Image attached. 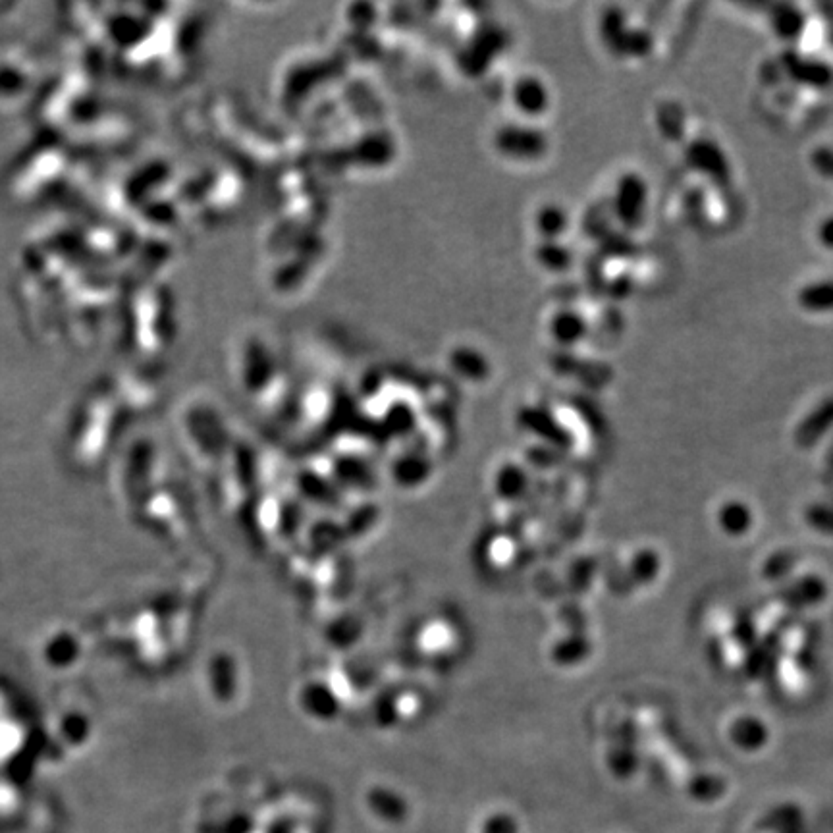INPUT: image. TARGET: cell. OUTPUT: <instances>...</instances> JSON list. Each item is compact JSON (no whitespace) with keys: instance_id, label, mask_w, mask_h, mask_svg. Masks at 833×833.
<instances>
[{"instance_id":"6da1fadb","label":"cell","mask_w":833,"mask_h":833,"mask_svg":"<svg viewBox=\"0 0 833 833\" xmlns=\"http://www.w3.org/2000/svg\"><path fill=\"white\" fill-rule=\"evenodd\" d=\"M685 159L691 168L708 176L710 180L718 184H729L731 166L718 143L710 139H697L685 149Z\"/></svg>"},{"instance_id":"8992f818","label":"cell","mask_w":833,"mask_h":833,"mask_svg":"<svg viewBox=\"0 0 833 833\" xmlns=\"http://www.w3.org/2000/svg\"><path fill=\"white\" fill-rule=\"evenodd\" d=\"M683 120H685V114H683L681 107H677L675 103H666L664 107H660V110H658V126L662 130V134L670 137L673 141L685 132Z\"/></svg>"},{"instance_id":"52a82bcc","label":"cell","mask_w":833,"mask_h":833,"mask_svg":"<svg viewBox=\"0 0 833 833\" xmlns=\"http://www.w3.org/2000/svg\"><path fill=\"white\" fill-rule=\"evenodd\" d=\"M812 166L820 176L833 180V149L830 147L816 149L812 153Z\"/></svg>"},{"instance_id":"3957f363","label":"cell","mask_w":833,"mask_h":833,"mask_svg":"<svg viewBox=\"0 0 833 833\" xmlns=\"http://www.w3.org/2000/svg\"><path fill=\"white\" fill-rule=\"evenodd\" d=\"M646 203V184L635 174L625 176L619 184L618 211L621 220L629 226H637L643 220Z\"/></svg>"},{"instance_id":"5b68a950","label":"cell","mask_w":833,"mask_h":833,"mask_svg":"<svg viewBox=\"0 0 833 833\" xmlns=\"http://www.w3.org/2000/svg\"><path fill=\"white\" fill-rule=\"evenodd\" d=\"M797 299L808 313H830L833 311V280L808 284L799 292Z\"/></svg>"},{"instance_id":"ba28073f","label":"cell","mask_w":833,"mask_h":833,"mask_svg":"<svg viewBox=\"0 0 833 833\" xmlns=\"http://www.w3.org/2000/svg\"><path fill=\"white\" fill-rule=\"evenodd\" d=\"M818 240H820V243H822L824 247L833 249V216L826 218V220L820 224V228H818Z\"/></svg>"},{"instance_id":"7a4b0ae2","label":"cell","mask_w":833,"mask_h":833,"mask_svg":"<svg viewBox=\"0 0 833 833\" xmlns=\"http://www.w3.org/2000/svg\"><path fill=\"white\" fill-rule=\"evenodd\" d=\"M781 60H783V66H785L787 74L793 80L803 83V85L816 87V89H824V87L832 85L833 70L822 60L807 58V56H801L795 51L783 53Z\"/></svg>"},{"instance_id":"277c9868","label":"cell","mask_w":833,"mask_h":833,"mask_svg":"<svg viewBox=\"0 0 833 833\" xmlns=\"http://www.w3.org/2000/svg\"><path fill=\"white\" fill-rule=\"evenodd\" d=\"M770 22L783 41H795L803 33L807 18L795 4H776L772 6Z\"/></svg>"}]
</instances>
